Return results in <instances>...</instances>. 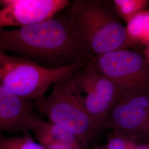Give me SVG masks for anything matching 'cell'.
<instances>
[{"instance_id":"52a82bcc","label":"cell","mask_w":149,"mask_h":149,"mask_svg":"<svg viewBox=\"0 0 149 149\" xmlns=\"http://www.w3.org/2000/svg\"><path fill=\"white\" fill-rule=\"evenodd\" d=\"M90 64L125 90L149 87V62L138 52L118 49L95 56Z\"/></svg>"},{"instance_id":"277c9868","label":"cell","mask_w":149,"mask_h":149,"mask_svg":"<svg viewBox=\"0 0 149 149\" xmlns=\"http://www.w3.org/2000/svg\"><path fill=\"white\" fill-rule=\"evenodd\" d=\"M90 63L50 69L21 56L15 61L0 65V85L17 96L35 102L45 96L51 86Z\"/></svg>"},{"instance_id":"9c48e42d","label":"cell","mask_w":149,"mask_h":149,"mask_svg":"<svg viewBox=\"0 0 149 149\" xmlns=\"http://www.w3.org/2000/svg\"><path fill=\"white\" fill-rule=\"evenodd\" d=\"M35 103L17 96L0 85V134L32 132L41 119Z\"/></svg>"},{"instance_id":"30bf717a","label":"cell","mask_w":149,"mask_h":149,"mask_svg":"<svg viewBox=\"0 0 149 149\" xmlns=\"http://www.w3.org/2000/svg\"><path fill=\"white\" fill-rule=\"evenodd\" d=\"M31 132L45 149H86L87 146L74 134L49 120L40 119Z\"/></svg>"},{"instance_id":"5bb4252c","label":"cell","mask_w":149,"mask_h":149,"mask_svg":"<svg viewBox=\"0 0 149 149\" xmlns=\"http://www.w3.org/2000/svg\"><path fill=\"white\" fill-rule=\"evenodd\" d=\"M136 149H149V143L139 144Z\"/></svg>"},{"instance_id":"7a4b0ae2","label":"cell","mask_w":149,"mask_h":149,"mask_svg":"<svg viewBox=\"0 0 149 149\" xmlns=\"http://www.w3.org/2000/svg\"><path fill=\"white\" fill-rule=\"evenodd\" d=\"M68 9L80 40L95 56L124 49L128 33L114 1L74 0Z\"/></svg>"},{"instance_id":"3957f363","label":"cell","mask_w":149,"mask_h":149,"mask_svg":"<svg viewBox=\"0 0 149 149\" xmlns=\"http://www.w3.org/2000/svg\"><path fill=\"white\" fill-rule=\"evenodd\" d=\"M74 74L56 82L49 96L34 102L35 108L49 121L74 134L87 146L100 132L87 111L82 93L74 83Z\"/></svg>"},{"instance_id":"ba28073f","label":"cell","mask_w":149,"mask_h":149,"mask_svg":"<svg viewBox=\"0 0 149 149\" xmlns=\"http://www.w3.org/2000/svg\"><path fill=\"white\" fill-rule=\"evenodd\" d=\"M70 3L68 0H0V29L47 21Z\"/></svg>"},{"instance_id":"8992f818","label":"cell","mask_w":149,"mask_h":149,"mask_svg":"<svg viewBox=\"0 0 149 149\" xmlns=\"http://www.w3.org/2000/svg\"><path fill=\"white\" fill-rule=\"evenodd\" d=\"M108 128L139 144L149 143V87L124 91L111 112Z\"/></svg>"},{"instance_id":"8fae6325","label":"cell","mask_w":149,"mask_h":149,"mask_svg":"<svg viewBox=\"0 0 149 149\" xmlns=\"http://www.w3.org/2000/svg\"><path fill=\"white\" fill-rule=\"evenodd\" d=\"M0 149H45L36 141L29 133L7 136L0 134Z\"/></svg>"},{"instance_id":"6da1fadb","label":"cell","mask_w":149,"mask_h":149,"mask_svg":"<svg viewBox=\"0 0 149 149\" xmlns=\"http://www.w3.org/2000/svg\"><path fill=\"white\" fill-rule=\"evenodd\" d=\"M68 7L47 21L0 29V51L18 54L50 69L90 63L95 56L80 40Z\"/></svg>"},{"instance_id":"5b68a950","label":"cell","mask_w":149,"mask_h":149,"mask_svg":"<svg viewBox=\"0 0 149 149\" xmlns=\"http://www.w3.org/2000/svg\"><path fill=\"white\" fill-rule=\"evenodd\" d=\"M73 79L79 90L85 94L87 111L101 132L106 129L111 112L125 90L98 73L90 64L74 73Z\"/></svg>"},{"instance_id":"4fadbf2b","label":"cell","mask_w":149,"mask_h":149,"mask_svg":"<svg viewBox=\"0 0 149 149\" xmlns=\"http://www.w3.org/2000/svg\"><path fill=\"white\" fill-rule=\"evenodd\" d=\"M20 58L21 56L10 55L0 51V65H4L6 64L15 61Z\"/></svg>"},{"instance_id":"9a60e30c","label":"cell","mask_w":149,"mask_h":149,"mask_svg":"<svg viewBox=\"0 0 149 149\" xmlns=\"http://www.w3.org/2000/svg\"><path fill=\"white\" fill-rule=\"evenodd\" d=\"M93 149H106V147H97Z\"/></svg>"},{"instance_id":"7c38bea8","label":"cell","mask_w":149,"mask_h":149,"mask_svg":"<svg viewBox=\"0 0 149 149\" xmlns=\"http://www.w3.org/2000/svg\"><path fill=\"white\" fill-rule=\"evenodd\" d=\"M138 144L126 135L112 131L105 147L106 149H136Z\"/></svg>"}]
</instances>
